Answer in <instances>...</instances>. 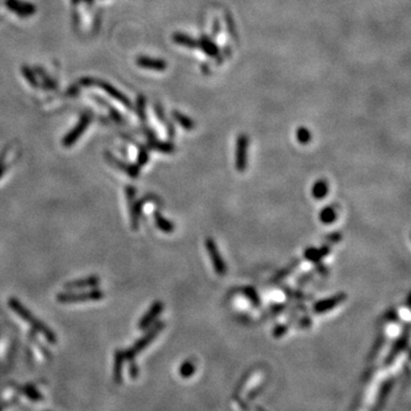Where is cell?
Here are the masks:
<instances>
[{"label": "cell", "instance_id": "4dcf8cb0", "mask_svg": "<svg viewBox=\"0 0 411 411\" xmlns=\"http://www.w3.org/2000/svg\"><path fill=\"white\" fill-rule=\"evenodd\" d=\"M296 140L299 144H308L312 141V133L306 127H299L296 132Z\"/></svg>", "mask_w": 411, "mask_h": 411}, {"label": "cell", "instance_id": "2e32d148", "mask_svg": "<svg viewBox=\"0 0 411 411\" xmlns=\"http://www.w3.org/2000/svg\"><path fill=\"white\" fill-rule=\"evenodd\" d=\"M137 65L141 68L149 69V70H156V71H164L167 69V63L160 60V58H152L148 56H140L137 58Z\"/></svg>", "mask_w": 411, "mask_h": 411}, {"label": "cell", "instance_id": "1f68e13d", "mask_svg": "<svg viewBox=\"0 0 411 411\" xmlns=\"http://www.w3.org/2000/svg\"><path fill=\"white\" fill-rule=\"evenodd\" d=\"M314 275H315L314 270L304 272L303 274H300L299 276H297V278H296V284H297L298 287L305 286V284L310 283V282L312 281V280L314 279Z\"/></svg>", "mask_w": 411, "mask_h": 411}, {"label": "cell", "instance_id": "d6986e66", "mask_svg": "<svg viewBox=\"0 0 411 411\" xmlns=\"http://www.w3.org/2000/svg\"><path fill=\"white\" fill-rule=\"evenodd\" d=\"M311 195L315 200L325 199L329 195V183L323 179L315 181L311 190Z\"/></svg>", "mask_w": 411, "mask_h": 411}, {"label": "cell", "instance_id": "4fadbf2b", "mask_svg": "<svg viewBox=\"0 0 411 411\" xmlns=\"http://www.w3.org/2000/svg\"><path fill=\"white\" fill-rule=\"evenodd\" d=\"M300 265V258H296L292 260L291 263L288 264L286 267L281 268V270H279L276 273L272 276L270 279V283L271 284H278L280 282H282L283 280H286L287 278H289V276L294 273V272L297 270Z\"/></svg>", "mask_w": 411, "mask_h": 411}, {"label": "cell", "instance_id": "d590c367", "mask_svg": "<svg viewBox=\"0 0 411 411\" xmlns=\"http://www.w3.org/2000/svg\"><path fill=\"white\" fill-rule=\"evenodd\" d=\"M149 149L148 148H140V152H138V158H137V165L142 167L148 164L149 161Z\"/></svg>", "mask_w": 411, "mask_h": 411}, {"label": "cell", "instance_id": "9c48e42d", "mask_svg": "<svg viewBox=\"0 0 411 411\" xmlns=\"http://www.w3.org/2000/svg\"><path fill=\"white\" fill-rule=\"evenodd\" d=\"M164 307L165 305L161 300H156V302H154L151 305V307L149 308V311L146 312L143 317H142L140 323H138V328L142 330L149 329V328L151 327L154 322H157L159 315L163 313Z\"/></svg>", "mask_w": 411, "mask_h": 411}, {"label": "cell", "instance_id": "cb8c5ba5", "mask_svg": "<svg viewBox=\"0 0 411 411\" xmlns=\"http://www.w3.org/2000/svg\"><path fill=\"white\" fill-rule=\"evenodd\" d=\"M125 354L124 351L118 350L114 354V368H113V378L117 384L122 382V365H124Z\"/></svg>", "mask_w": 411, "mask_h": 411}, {"label": "cell", "instance_id": "7c38bea8", "mask_svg": "<svg viewBox=\"0 0 411 411\" xmlns=\"http://www.w3.org/2000/svg\"><path fill=\"white\" fill-rule=\"evenodd\" d=\"M105 158H106V160L109 161V163H111L113 166H116V167L118 169H120V171L125 172L128 176L132 177V179H137L138 175H140L141 167L137 164L136 165H127V164L122 163V161H120V160H118L117 158H114L112 154H110V153H106Z\"/></svg>", "mask_w": 411, "mask_h": 411}, {"label": "cell", "instance_id": "30bf717a", "mask_svg": "<svg viewBox=\"0 0 411 411\" xmlns=\"http://www.w3.org/2000/svg\"><path fill=\"white\" fill-rule=\"evenodd\" d=\"M331 254V246L330 244L325 243L322 247H307L303 252V257L307 262L312 264H317L319 262H322L323 258Z\"/></svg>", "mask_w": 411, "mask_h": 411}, {"label": "cell", "instance_id": "f546056e", "mask_svg": "<svg viewBox=\"0 0 411 411\" xmlns=\"http://www.w3.org/2000/svg\"><path fill=\"white\" fill-rule=\"evenodd\" d=\"M19 391H21V393L24 394L26 398H29L30 400H32V401L42 400V395L32 385H25L23 387H19Z\"/></svg>", "mask_w": 411, "mask_h": 411}, {"label": "cell", "instance_id": "ab89813d", "mask_svg": "<svg viewBox=\"0 0 411 411\" xmlns=\"http://www.w3.org/2000/svg\"><path fill=\"white\" fill-rule=\"evenodd\" d=\"M129 373L132 375V378H136L138 376V368L135 363H132V366L129 368Z\"/></svg>", "mask_w": 411, "mask_h": 411}, {"label": "cell", "instance_id": "d6a6232c", "mask_svg": "<svg viewBox=\"0 0 411 411\" xmlns=\"http://www.w3.org/2000/svg\"><path fill=\"white\" fill-rule=\"evenodd\" d=\"M289 328L290 325L289 323H279V325H276L273 329H272V336H273L274 338H281L282 336L286 335L288 331H289Z\"/></svg>", "mask_w": 411, "mask_h": 411}, {"label": "cell", "instance_id": "5b68a950", "mask_svg": "<svg viewBox=\"0 0 411 411\" xmlns=\"http://www.w3.org/2000/svg\"><path fill=\"white\" fill-rule=\"evenodd\" d=\"M248 151H249V137L246 134H240L235 142L234 152V166L240 173L244 172L248 167Z\"/></svg>", "mask_w": 411, "mask_h": 411}, {"label": "cell", "instance_id": "836d02e7", "mask_svg": "<svg viewBox=\"0 0 411 411\" xmlns=\"http://www.w3.org/2000/svg\"><path fill=\"white\" fill-rule=\"evenodd\" d=\"M342 240H343V234L341 232L336 231V232H331V233H328V234H326L325 238H323V242L333 246V244L339 243Z\"/></svg>", "mask_w": 411, "mask_h": 411}, {"label": "cell", "instance_id": "603a6c76", "mask_svg": "<svg viewBox=\"0 0 411 411\" xmlns=\"http://www.w3.org/2000/svg\"><path fill=\"white\" fill-rule=\"evenodd\" d=\"M198 43H199L200 48L203 49L209 57H218L219 48L211 39L204 35V37L200 39V41H198Z\"/></svg>", "mask_w": 411, "mask_h": 411}, {"label": "cell", "instance_id": "f1b7e54d", "mask_svg": "<svg viewBox=\"0 0 411 411\" xmlns=\"http://www.w3.org/2000/svg\"><path fill=\"white\" fill-rule=\"evenodd\" d=\"M393 386H394V379H389V381H386L384 384H383L381 392H379V397H378V406H377L378 408H382L383 405H384L387 395H389Z\"/></svg>", "mask_w": 411, "mask_h": 411}, {"label": "cell", "instance_id": "44dd1931", "mask_svg": "<svg viewBox=\"0 0 411 411\" xmlns=\"http://www.w3.org/2000/svg\"><path fill=\"white\" fill-rule=\"evenodd\" d=\"M153 218H154V224L157 225V227L159 228L161 232L173 233L174 231H175V224L166 218V217L161 214L159 210L154 211Z\"/></svg>", "mask_w": 411, "mask_h": 411}, {"label": "cell", "instance_id": "ac0fdd59", "mask_svg": "<svg viewBox=\"0 0 411 411\" xmlns=\"http://www.w3.org/2000/svg\"><path fill=\"white\" fill-rule=\"evenodd\" d=\"M240 295H242L244 298H246L249 303H250V305L255 308H259L262 306V298H260V296L258 294V291H257L254 287L251 286H246V287H242L240 289Z\"/></svg>", "mask_w": 411, "mask_h": 411}, {"label": "cell", "instance_id": "4316f807", "mask_svg": "<svg viewBox=\"0 0 411 411\" xmlns=\"http://www.w3.org/2000/svg\"><path fill=\"white\" fill-rule=\"evenodd\" d=\"M173 117L174 120H175L180 126H182L185 130H193L196 128V122L193 121L191 118L185 116V114L179 111H174Z\"/></svg>", "mask_w": 411, "mask_h": 411}, {"label": "cell", "instance_id": "83f0119b", "mask_svg": "<svg viewBox=\"0 0 411 411\" xmlns=\"http://www.w3.org/2000/svg\"><path fill=\"white\" fill-rule=\"evenodd\" d=\"M197 370L196 363L192 360H187L180 367V375L182 378H190L195 375Z\"/></svg>", "mask_w": 411, "mask_h": 411}, {"label": "cell", "instance_id": "9a60e30c", "mask_svg": "<svg viewBox=\"0 0 411 411\" xmlns=\"http://www.w3.org/2000/svg\"><path fill=\"white\" fill-rule=\"evenodd\" d=\"M87 80L90 81V82H93V85H97V86L102 87V88L104 89L105 92L110 95V96L113 97L114 100H117L118 102H121L122 104L126 105V106H130V103H129V101L127 100V98H126L125 95H122V94L119 92V90H117V89L114 88V87H112L111 85L106 84V82H104V81H95V82H94V81L92 80V79H87ZM90 82L82 81V84H84V85H88V84H90Z\"/></svg>", "mask_w": 411, "mask_h": 411}, {"label": "cell", "instance_id": "7a4b0ae2", "mask_svg": "<svg viewBox=\"0 0 411 411\" xmlns=\"http://www.w3.org/2000/svg\"><path fill=\"white\" fill-rule=\"evenodd\" d=\"M164 328H165L164 322H161V321L156 322V325H153L152 328H150V329L146 331V334L140 339V341H137L135 344H134V346L132 347V349L124 352L125 359L128 360V361H133V359L136 357V354L141 353L142 351L146 349V347H148L150 344L156 339L157 336L163 331Z\"/></svg>", "mask_w": 411, "mask_h": 411}, {"label": "cell", "instance_id": "e0dca14e", "mask_svg": "<svg viewBox=\"0 0 411 411\" xmlns=\"http://www.w3.org/2000/svg\"><path fill=\"white\" fill-rule=\"evenodd\" d=\"M100 283V278L98 276H87L84 279H78L74 281H70L65 284V289L73 290V289H81V288H94Z\"/></svg>", "mask_w": 411, "mask_h": 411}, {"label": "cell", "instance_id": "8d00e7d4", "mask_svg": "<svg viewBox=\"0 0 411 411\" xmlns=\"http://www.w3.org/2000/svg\"><path fill=\"white\" fill-rule=\"evenodd\" d=\"M385 342H386V336H385V335H381V336H379V337L377 338L376 343H375L373 351H371V353H370V357H371V358H376V355H377L378 352L381 351L382 346L385 345Z\"/></svg>", "mask_w": 411, "mask_h": 411}, {"label": "cell", "instance_id": "7402d4cb", "mask_svg": "<svg viewBox=\"0 0 411 411\" xmlns=\"http://www.w3.org/2000/svg\"><path fill=\"white\" fill-rule=\"evenodd\" d=\"M338 218L337 210L333 206H326L319 212V220L325 225L334 224Z\"/></svg>", "mask_w": 411, "mask_h": 411}, {"label": "cell", "instance_id": "d4e9b609", "mask_svg": "<svg viewBox=\"0 0 411 411\" xmlns=\"http://www.w3.org/2000/svg\"><path fill=\"white\" fill-rule=\"evenodd\" d=\"M149 148L157 150L161 153H172L175 151V145L169 143V142L158 141L156 137L149 138Z\"/></svg>", "mask_w": 411, "mask_h": 411}, {"label": "cell", "instance_id": "3957f363", "mask_svg": "<svg viewBox=\"0 0 411 411\" xmlns=\"http://www.w3.org/2000/svg\"><path fill=\"white\" fill-rule=\"evenodd\" d=\"M205 247L209 256V259L211 260L212 268H214L215 273L219 276H223L226 274V272H227L226 263H225L223 256L222 254H220L216 241L212 238H210V236H208V238L205 241Z\"/></svg>", "mask_w": 411, "mask_h": 411}, {"label": "cell", "instance_id": "ba28073f", "mask_svg": "<svg viewBox=\"0 0 411 411\" xmlns=\"http://www.w3.org/2000/svg\"><path fill=\"white\" fill-rule=\"evenodd\" d=\"M90 121H92V119H90L89 114H84V116L81 117V119L79 120L78 125L76 126V127H74L68 134V135L63 138V142H62L63 145H64L65 148H70L71 145H73L74 143H76L79 138H80V136L82 135V134L86 132V129L89 126Z\"/></svg>", "mask_w": 411, "mask_h": 411}, {"label": "cell", "instance_id": "ffe728a7", "mask_svg": "<svg viewBox=\"0 0 411 411\" xmlns=\"http://www.w3.org/2000/svg\"><path fill=\"white\" fill-rule=\"evenodd\" d=\"M290 310V302L288 300V303H274L271 304L270 306L267 307V310L264 312L263 318H274L278 317L280 314L283 313H289Z\"/></svg>", "mask_w": 411, "mask_h": 411}, {"label": "cell", "instance_id": "60d3db41", "mask_svg": "<svg viewBox=\"0 0 411 411\" xmlns=\"http://www.w3.org/2000/svg\"><path fill=\"white\" fill-rule=\"evenodd\" d=\"M3 172H5V166H3V156L0 158V177L2 176Z\"/></svg>", "mask_w": 411, "mask_h": 411}, {"label": "cell", "instance_id": "f35d334b", "mask_svg": "<svg viewBox=\"0 0 411 411\" xmlns=\"http://www.w3.org/2000/svg\"><path fill=\"white\" fill-rule=\"evenodd\" d=\"M23 74H24V77L27 79V80L30 81V84L32 86H37V81H35V78H34V73L31 72L29 69L26 68H23Z\"/></svg>", "mask_w": 411, "mask_h": 411}, {"label": "cell", "instance_id": "e575fe53", "mask_svg": "<svg viewBox=\"0 0 411 411\" xmlns=\"http://www.w3.org/2000/svg\"><path fill=\"white\" fill-rule=\"evenodd\" d=\"M385 320L386 322H390V323H399L400 322V314H399V312L397 308H390L389 311L386 312L385 314Z\"/></svg>", "mask_w": 411, "mask_h": 411}, {"label": "cell", "instance_id": "8992f818", "mask_svg": "<svg viewBox=\"0 0 411 411\" xmlns=\"http://www.w3.org/2000/svg\"><path fill=\"white\" fill-rule=\"evenodd\" d=\"M409 331H410V328H409V323L407 322L406 326H405V329H403L402 333L400 334V336L395 339L392 347H391V350L389 353H387V357L385 358V361H384V365L386 367H390L392 363L395 361V359H397L399 355H400L402 352H405L407 347L409 345Z\"/></svg>", "mask_w": 411, "mask_h": 411}, {"label": "cell", "instance_id": "52a82bcc", "mask_svg": "<svg viewBox=\"0 0 411 411\" xmlns=\"http://www.w3.org/2000/svg\"><path fill=\"white\" fill-rule=\"evenodd\" d=\"M346 298L347 295L345 292H338V294H335L333 296H330V297L317 300V302H314L313 305H312V312L318 315L326 314L328 312L333 311L334 308L343 304L346 300Z\"/></svg>", "mask_w": 411, "mask_h": 411}, {"label": "cell", "instance_id": "484cf974", "mask_svg": "<svg viewBox=\"0 0 411 411\" xmlns=\"http://www.w3.org/2000/svg\"><path fill=\"white\" fill-rule=\"evenodd\" d=\"M173 40L181 46L188 47V48H197V47H199V43H198L196 39L184 33H175L173 35Z\"/></svg>", "mask_w": 411, "mask_h": 411}, {"label": "cell", "instance_id": "b9f144b4", "mask_svg": "<svg viewBox=\"0 0 411 411\" xmlns=\"http://www.w3.org/2000/svg\"><path fill=\"white\" fill-rule=\"evenodd\" d=\"M219 31H220V25H219V23L216 21V22L214 23V31H212V33L217 34V33L219 32Z\"/></svg>", "mask_w": 411, "mask_h": 411}, {"label": "cell", "instance_id": "6da1fadb", "mask_svg": "<svg viewBox=\"0 0 411 411\" xmlns=\"http://www.w3.org/2000/svg\"><path fill=\"white\" fill-rule=\"evenodd\" d=\"M8 306L18 315V317H21L26 323H29L34 331L41 334L43 337L46 338L47 342H49L50 344L57 343L56 335H55L53 331H51L49 328L45 325V323H42L38 318H35L34 315L31 313L29 310H27V308L24 307V305H23L19 300H17L16 298H9Z\"/></svg>", "mask_w": 411, "mask_h": 411}, {"label": "cell", "instance_id": "74e56055", "mask_svg": "<svg viewBox=\"0 0 411 411\" xmlns=\"http://www.w3.org/2000/svg\"><path fill=\"white\" fill-rule=\"evenodd\" d=\"M314 272H315V274H319V275H321V276H328L329 275V273H330V270H329V267L328 266H326L325 264H323L322 262H319V263H317V264H314Z\"/></svg>", "mask_w": 411, "mask_h": 411}, {"label": "cell", "instance_id": "8fae6325", "mask_svg": "<svg viewBox=\"0 0 411 411\" xmlns=\"http://www.w3.org/2000/svg\"><path fill=\"white\" fill-rule=\"evenodd\" d=\"M6 6L22 17L31 16L35 13V7L32 3L21 1V0H6Z\"/></svg>", "mask_w": 411, "mask_h": 411}, {"label": "cell", "instance_id": "277c9868", "mask_svg": "<svg viewBox=\"0 0 411 411\" xmlns=\"http://www.w3.org/2000/svg\"><path fill=\"white\" fill-rule=\"evenodd\" d=\"M104 297V294L98 289H92L82 292H61L57 295V300L63 304L81 303L88 300H100Z\"/></svg>", "mask_w": 411, "mask_h": 411}, {"label": "cell", "instance_id": "7bdbcfd3", "mask_svg": "<svg viewBox=\"0 0 411 411\" xmlns=\"http://www.w3.org/2000/svg\"><path fill=\"white\" fill-rule=\"evenodd\" d=\"M7 405H8V403H1V402H0V411H2L3 409H5L7 407Z\"/></svg>", "mask_w": 411, "mask_h": 411}, {"label": "cell", "instance_id": "5bb4252c", "mask_svg": "<svg viewBox=\"0 0 411 411\" xmlns=\"http://www.w3.org/2000/svg\"><path fill=\"white\" fill-rule=\"evenodd\" d=\"M280 289H281L282 294L286 296L287 299L289 300V302H304L305 303L306 300H310L313 298V296L307 294V292H304L302 289H299V288H291L289 286H281L280 287Z\"/></svg>", "mask_w": 411, "mask_h": 411}]
</instances>
